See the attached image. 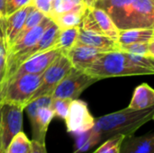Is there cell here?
I'll list each match as a JSON object with an SVG mask.
<instances>
[{
	"mask_svg": "<svg viewBox=\"0 0 154 153\" xmlns=\"http://www.w3.org/2000/svg\"><path fill=\"white\" fill-rule=\"evenodd\" d=\"M153 0H97L119 30L154 28Z\"/></svg>",
	"mask_w": 154,
	"mask_h": 153,
	"instance_id": "obj_1",
	"label": "cell"
},
{
	"mask_svg": "<svg viewBox=\"0 0 154 153\" xmlns=\"http://www.w3.org/2000/svg\"><path fill=\"white\" fill-rule=\"evenodd\" d=\"M153 116L154 106L143 110L127 107L95 119V124L91 130L98 138L99 143H102L114 136L133 135L143 125L152 121Z\"/></svg>",
	"mask_w": 154,
	"mask_h": 153,
	"instance_id": "obj_2",
	"label": "cell"
},
{
	"mask_svg": "<svg viewBox=\"0 0 154 153\" xmlns=\"http://www.w3.org/2000/svg\"><path fill=\"white\" fill-rule=\"evenodd\" d=\"M84 71L99 80L114 77L152 75L154 73L153 70L134 64L128 59L126 53L121 50L103 53Z\"/></svg>",
	"mask_w": 154,
	"mask_h": 153,
	"instance_id": "obj_3",
	"label": "cell"
},
{
	"mask_svg": "<svg viewBox=\"0 0 154 153\" xmlns=\"http://www.w3.org/2000/svg\"><path fill=\"white\" fill-rule=\"evenodd\" d=\"M51 103V96H43L31 101L24 108L31 122L32 140L40 143H45L48 127L54 117Z\"/></svg>",
	"mask_w": 154,
	"mask_h": 153,
	"instance_id": "obj_4",
	"label": "cell"
},
{
	"mask_svg": "<svg viewBox=\"0 0 154 153\" xmlns=\"http://www.w3.org/2000/svg\"><path fill=\"white\" fill-rule=\"evenodd\" d=\"M42 74H25L8 82L2 92L0 102L5 101L23 106L24 108L40 86Z\"/></svg>",
	"mask_w": 154,
	"mask_h": 153,
	"instance_id": "obj_5",
	"label": "cell"
},
{
	"mask_svg": "<svg viewBox=\"0 0 154 153\" xmlns=\"http://www.w3.org/2000/svg\"><path fill=\"white\" fill-rule=\"evenodd\" d=\"M98 80L99 79L88 75L84 70L77 69L72 67L53 90L51 98L77 99L85 89Z\"/></svg>",
	"mask_w": 154,
	"mask_h": 153,
	"instance_id": "obj_6",
	"label": "cell"
},
{
	"mask_svg": "<svg viewBox=\"0 0 154 153\" xmlns=\"http://www.w3.org/2000/svg\"><path fill=\"white\" fill-rule=\"evenodd\" d=\"M58 32H59V27L54 23H52L46 29V31L42 33V35L41 36L39 41L33 46H32L26 50H21L12 56L7 57L6 72H5L4 83L14 72V70L20 66V64H22L23 61H25L29 58H31L42 51H44L46 50L52 48L57 40ZM3 87H4V84H3Z\"/></svg>",
	"mask_w": 154,
	"mask_h": 153,
	"instance_id": "obj_7",
	"label": "cell"
},
{
	"mask_svg": "<svg viewBox=\"0 0 154 153\" xmlns=\"http://www.w3.org/2000/svg\"><path fill=\"white\" fill-rule=\"evenodd\" d=\"M72 68L69 60L65 54H60L52 63L42 74V80L40 86L32 95L31 101L43 96H51L53 90L65 75ZM29 102V103H30Z\"/></svg>",
	"mask_w": 154,
	"mask_h": 153,
	"instance_id": "obj_8",
	"label": "cell"
},
{
	"mask_svg": "<svg viewBox=\"0 0 154 153\" xmlns=\"http://www.w3.org/2000/svg\"><path fill=\"white\" fill-rule=\"evenodd\" d=\"M23 110L24 107L21 105L0 102V130L5 151L14 136L22 132Z\"/></svg>",
	"mask_w": 154,
	"mask_h": 153,
	"instance_id": "obj_9",
	"label": "cell"
},
{
	"mask_svg": "<svg viewBox=\"0 0 154 153\" xmlns=\"http://www.w3.org/2000/svg\"><path fill=\"white\" fill-rule=\"evenodd\" d=\"M64 121L67 132L74 136L90 130L95 124V118L90 114L88 105L78 98L71 100Z\"/></svg>",
	"mask_w": 154,
	"mask_h": 153,
	"instance_id": "obj_10",
	"label": "cell"
},
{
	"mask_svg": "<svg viewBox=\"0 0 154 153\" xmlns=\"http://www.w3.org/2000/svg\"><path fill=\"white\" fill-rule=\"evenodd\" d=\"M60 54H61V51L60 50L52 47L49 50L42 51L38 54L29 58L28 60L23 61L22 64H20V66L14 70V72L5 80V82L4 83L3 89L8 82L17 78L18 77H21L23 75L42 74L44 72V70L52 63V61Z\"/></svg>",
	"mask_w": 154,
	"mask_h": 153,
	"instance_id": "obj_11",
	"label": "cell"
},
{
	"mask_svg": "<svg viewBox=\"0 0 154 153\" xmlns=\"http://www.w3.org/2000/svg\"><path fill=\"white\" fill-rule=\"evenodd\" d=\"M105 52L106 51L99 49L75 44L64 54L69 60L73 68L80 70H85Z\"/></svg>",
	"mask_w": 154,
	"mask_h": 153,
	"instance_id": "obj_12",
	"label": "cell"
},
{
	"mask_svg": "<svg viewBox=\"0 0 154 153\" xmlns=\"http://www.w3.org/2000/svg\"><path fill=\"white\" fill-rule=\"evenodd\" d=\"M33 8L34 5L32 3H31L18 9L17 11L6 17L4 30V37L7 49L14 41L15 38L17 37L18 33L23 26L27 15Z\"/></svg>",
	"mask_w": 154,
	"mask_h": 153,
	"instance_id": "obj_13",
	"label": "cell"
},
{
	"mask_svg": "<svg viewBox=\"0 0 154 153\" xmlns=\"http://www.w3.org/2000/svg\"><path fill=\"white\" fill-rule=\"evenodd\" d=\"M52 23H53V21L49 16H45L39 24H37L35 27L31 29L20 40L14 41L8 47L7 57L12 56L21 50H26V49L33 46L39 41V39L41 38L42 33L46 31V29Z\"/></svg>",
	"mask_w": 154,
	"mask_h": 153,
	"instance_id": "obj_14",
	"label": "cell"
},
{
	"mask_svg": "<svg viewBox=\"0 0 154 153\" xmlns=\"http://www.w3.org/2000/svg\"><path fill=\"white\" fill-rule=\"evenodd\" d=\"M76 44L99 49L106 52L112 50H119L118 43L116 41L111 40L110 38L104 34L90 32L81 27H79V36Z\"/></svg>",
	"mask_w": 154,
	"mask_h": 153,
	"instance_id": "obj_15",
	"label": "cell"
},
{
	"mask_svg": "<svg viewBox=\"0 0 154 153\" xmlns=\"http://www.w3.org/2000/svg\"><path fill=\"white\" fill-rule=\"evenodd\" d=\"M119 153H154V135L152 133L143 136L130 135L124 139Z\"/></svg>",
	"mask_w": 154,
	"mask_h": 153,
	"instance_id": "obj_16",
	"label": "cell"
},
{
	"mask_svg": "<svg viewBox=\"0 0 154 153\" xmlns=\"http://www.w3.org/2000/svg\"><path fill=\"white\" fill-rule=\"evenodd\" d=\"M154 40V28H135L119 30L117 43L134 44L145 43Z\"/></svg>",
	"mask_w": 154,
	"mask_h": 153,
	"instance_id": "obj_17",
	"label": "cell"
},
{
	"mask_svg": "<svg viewBox=\"0 0 154 153\" xmlns=\"http://www.w3.org/2000/svg\"><path fill=\"white\" fill-rule=\"evenodd\" d=\"M89 9L102 32L111 40L117 42L119 36V29L116 27L108 14L103 9L97 6L90 7Z\"/></svg>",
	"mask_w": 154,
	"mask_h": 153,
	"instance_id": "obj_18",
	"label": "cell"
},
{
	"mask_svg": "<svg viewBox=\"0 0 154 153\" xmlns=\"http://www.w3.org/2000/svg\"><path fill=\"white\" fill-rule=\"evenodd\" d=\"M154 106V90L146 83L138 86L134 92L129 108L143 110Z\"/></svg>",
	"mask_w": 154,
	"mask_h": 153,
	"instance_id": "obj_19",
	"label": "cell"
},
{
	"mask_svg": "<svg viewBox=\"0 0 154 153\" xmlns=\"http://www.w3.org/2000/svg\"><path fill=\"white\" fill-rule=\"evenodd\" d=\"M79 26L68 27V28H59L57 40L53 45L54 48L60 50L62 54L66 53L69 49H71L77 41L79 36Z\"/></svg>",
	"mask_w": 154,
	"mask_h": 153,
	"instance_id": "obj_20",
	"label": "cell"
},
{
	"mask_svg": "<svg viewBox=\"0 0 154 153\" xmlns=\"http://www.w3.org/2000/svg\"><path fill=\"white\" fill-rule=\"evenodd\" d=\"M87 8L77 9L72 11H68L60 14H57L51 18L53 23L60 28H68V27H74L79 26L84 13Z\"/></svg>",
	"mask_w": 154,
	"mask_h": 153,
	"instance_id": "obj_21",
	"label": "cell"
},
{
	"mask_svg": "<svg viewBox=\"0 0 154 153\" xmlns=\"http://www.w3.org/2000/svg\"><path fill=\"white\" fill-rule=\"evenodd\" d=\"M74 137L76 138V142L74 146V151L72 153L87 152L90 149L100 144L98 138L96 136L91 129Z\"/></svg>",
	"mask_w": 154,
	"mask_h": 153,
	"instance_id": "obj_22",
	"label": "cell"
},
{
	"mask_svg": "<svg viewBox=\"0 0 154 153\" xmlns=\"http://www.w3.org/2000/svg\"><path fill=\"white\" fill-rule=\"evenodd\" d=\"M118 50L125 53H133V54L154 57V40L145 43H134V44L118 43Z\"/></svg>",
	"mask_w": 154,
	"mask_h": 153,
	"instance_id": "obj_23",
	"label": "cell"
},
{
	"mask_svg": "<svg viewBox=\"0 0 154 153\" xmlns=\"http://www.w3.org/2000/svg\"><path fill=\"white\" fill-rule=\"evenodd\" d=\"M31 147V141L22 131L11 140L5 153H28Z\"/></svg>",
	"mask_w": 154,
	"mask_h": 153,
	"instance_id": "obj_24",
	"label": "cell"
},
{
	"mask_svg": "<svg viewBox=\"0 0 154 153\" xmlns=\"http://www.w3.org/2000/svg\"><path fill=\"white\" fill-rule=\"evenodd\" d=\"M45 16H47V15H45L42 12H41L40 10H38V9H36V8L34 7V8L29 13V14L27 15V17H26V19H25V22H24V23H23V28L21 29L20 32L18 33L17 37L15 38L14 41L20 40L26 32H28L31 29H32V28L35 27L37 24H39V23L42 22V20ZM14 42H13V43H14Z\"/></svg>",
	"mask_w": 154,
	"mask_h": 153,
	"instance_id": "obj_25",
	"label": "cell"
},
{
	"mask_svg": "<svg viewBox=\"0 0 154 153\" xmlns=\"http://www.w3.org/2000/svg\"><path fill=\"white\" fill-rule=\"evenodd\" d=\"M125 138L124 135L111 137L103 142L101 145L92 153H119L121 144Z\"/></svg>",
	"mask_w": 154,
	"mask_h": 153,
	"instance_id": "obj_26",
	"label": "cell"
},
{
	"mask_svg": "<svg viewBox=\"0 0 154 153\" xmlns=\"http://www.w3.org/2000/svg\"><path fill=\"white\" fill-rule=\"evenodd\" d=\"M82 8H87V7L84 5H76L70 0H53L51 3V14L49 17L52 18L53 16L57 14H60L68 11L82 9Z\"/></svg>",
	"mask_w": 154,
	"mask_h": 153,
	"instance_id": "obj_27",
	"label": "cell"
},
{
	"mask_svg": "<svg viewBox=\"0 0 154 153\" xmlns=\"http://www.w3.org/2000/svg\"><path fill=\"white\" fill-rule=\"evenodd\" d=\"M70 99H64V98H51V108L54 114V116H57L62 120H65L70 105Z\"/></svg>",
	"mask_w": 154,
	"mask_h": 153,
	"instance_id": "obj_28",
	"label": "cell"
},
{
	"mask_svg": "<svg viewBox=\"0 0 154 153\" xmlns=\"http://www.w3.org/2000/svg\"><path fill=\"white\" fill-rule=\"evenodd\" d=\"M126 55L128 59L131 61H133L134 64L154 71V57L133 54V53H126Z\"/></svg>",
	"mask_w": 154,
	"mask_h": 153,
	"instance_id": "obj_29",
	"label": "cell"
},
{
	"mask_svg": "<svg viewBox=\"0 0 154 153\" xmlns=\"http://www.w3.org/2000/svg\"><path fill=\"white\" fill-rule=\"evenodd\" d=\"M31 3H32V0H5L6 17Z\"/></svg>",
	"mask_w": 154,
	"mask_h": 153,
	"instance_id": "obj_30",
	"label": "cell"
},
{
	"mask_svg": "<svg viewBox=\"0 0 154 153\" xmlns=\"http://www.w3.org/2000/svg\"><path fill=\"white\" fill-rule=\"evenodd\" d=\"M51 0H32V4L34 7L41 12H42L45 15L49 16L51 10Z\"/></svg>",
	"mask_w": 154,
	"mask_h": 153,
	"instance_id": "obj_31",
	"label": "cell"
},
{
	"mask_svg": "<svg viewBox=\"0 0 154 153\" xmlns=\"http://www.w3.org/2000/svg\"><path fill=\"white\" fill-rule=\"evenodd\" d=\"M28 153H48L45 143H40L36 141H31V147Z\"/></svg>",
	"mask_w": 154,
	"mask_h": 153,
	"instance_id": "obj_32",
	"label": "cell"
},
{
	"mask_svg": "<svg viewBox=\"0 0 154 153\" xmlns=\"http://www.w3.org/2000/svg\"><path fill=\"white\" fill-rule=\"evenodd\" d=\"M6 20V6L5 0H0V27L5 30V24Z\"/></svg>",
	"mask_w": 154,
	"mask_h": 153,
	"instance_id": "obj_33",
	"label": "cell"
},
{
	"mask_svg": "<svg viewBox=\"0 0 154 153\" xmlns=\"http://www.w3.org/2000/svg\"><path fill=\"white\" fill-rule=\"evenodd\" d=\"M82 1H83V3L87 8L93 7L95 5V3H96V0H82Z\"/></svg>",
	"mask_w": 154,
	"mask_h": 153,
	"instance_id": "obj_34",
	"label": "cell"
},
{
	"mask_svg": "<svg viewBox=\"0 0 154 153\" xmlns=\"http://www.w3.org/2000/svg\"><path fill=\"white\" fill-rule=\"evenodd\" d=\"M3 83H4V77L0 75V98L2 95V90H3Z\"/></svg>",
	"mask_w": 154,
	"mask_h": 153,
	"instance_id": "obj_35",
	"label": "cell"
},
{
	"mask_svg": "<svg viewBox=\"0 0 154 153\" xmlns=\"http://www.w3.org/2000/svg\"><path fill=\"white\" fill-rule=\"evenodd\" d=\"M51 1H53V0H51Z\"/></svg>",
	"mask_w": 154,
	"mask_h": 153,
	"instance_id": "obj_36",
	"label": "cell"
},
{
	"mask_svg": "<svg viewBox=\"0 0 154 153\" xmlns=\"http://www.w3.org/2000/svg\"><path fill=\"white\" fill-rule=\"evenodd\" d=\"M96 1H97V0H96Z\"/></svg>",
	"mask_w": 154,
	"mask_h": 153,
	"instance_id": "obj_37",
	"label": "cell"
},
{
	"mask_svg": "<svg viewBox=\"0 0 154 153\" xmlns=\"http://www.w3.org/2000/svg\"><path fill=\"white\" fill-rule=\"evenodd\" d=\"M153 1H154V0H153Z\"/></svg>",
	"mask_w": 154,
	"mask_h": 153,
	"instance_id": "obj_38",
	"label": "cell"
}]
</instances>
